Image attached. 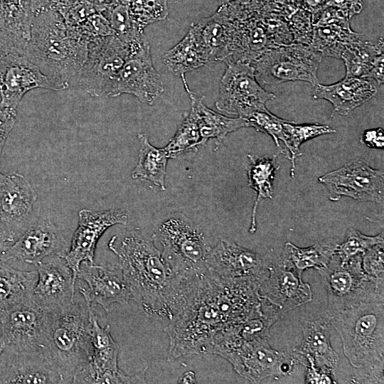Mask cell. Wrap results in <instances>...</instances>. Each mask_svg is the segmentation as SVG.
<instances>
[{
  "mask_svg": "<svg viewBox=\"0 0 384 384\" xmlns=\"http://www.w3.org/2000/svg\"><path fill=\"white\" fill-rule=\"evenodd\" d=\"M260 284L255 278H225L208 269L189 276L180 305L164 328L168 361L210 354L219 333L262 312Z\"/></svg>",
  "mask_w": 384,
  "mask_h": 384,
  "instance_id": "1",
  "label": "cell"
},
{
  "mask_svg": "<svg viewBox=\"0 0 384 384\" xmlns=\"http://www.w3.org/2000/svg\"><path fill=\"white\" fill-rule=\"evenodd\" d=\"M108 247L118 257L133 300L148 316L169 321L181 302L187 276L174 274L152 238L139 229L114 235Z\"/></svg>",
  "mask_w": 384,
  "mask_h": 384,
  "instance_id": "2",
  "label": "cell"
},
{
  "mask_svg": "<svg viewBox=\"0 0 384 384\" xmlns=\"http://www.w3.org/2000/svg\"><path fill=\"white\" fill-rule=\"evenodd\" d=\"M383 286L375 285L356 300L326 314L341 338L345 356L361 371L360 378L370 383L383 381Z\"/></svg>",
  "mask_w": 384,
  "mask_h": 384,
  "instance_id": "3",
  "label": "cell"
},
{
  "mask_svg": "<svg viewBox=\"0 0 384 384\" xmlns=\"http://www.w3.org/2000/svg\"><path fill=\"white\" fill-rule=\"evenodd\" d=\"M89 43L55 7L38 3L24 53L63 90L75 84Z\"/></svg>",
  "mask_w": 384,
  "mask_h": 384,
  "instance_id": "4",
  "label": "cell"
},
{
  "mask_svg": "<svg viewBox=\"0 0 384 384\" xmlns=\"http://www.w3.org/2000/svg\"><path fill=\"white\" fill-rule=\"evenodd\" d=\"M84 302H75L46 312L45 348L61 373L65 383H72L90 362V309Z\"/></svg>",
  "mask_w": 384,
  "mask_h": 384,
  "instance_id": "5",
  "label": "cell"
},
{
  "mask_svg": "<svg viewBox=\"0 0 384 384\" xmlns=\"http://www.w3.org/2000/svg\"><path fill=\"white\" fill-rule=\"evenodd\" d=\"M161 247V255L174 274L190 276L207 268L211 247L203 232L183 213L164 220L152 235Z\"/></svg>",
  "mask_w": 384,
  "mask_h": 384,
  "instance_id": "6",
  "label": "cell"
},
{
  "mask_svg": "<svg viewBox=\"0 0 384 384\" xmlns=\"http://www.w3.org/2000/svg\"><path fill=\"white\" fill-rule=\"evenodd\" d=\"M131 52L132 43L115 35L93 39L75 83L92 97H114L120 72Z\"/></svg>",
  "mask_w": 384,
  "mask_h": 384,
  "instance_id": "7",
  "label": "cell"
},
{
  "mask_svg": "<svg viewBox=\"0 0 384 384\" xmlns=\"http://www.w3.org/2000/svg\"><path fill=\"white\" fill-rule=\"evenodd\" d=\"M321 58L309 45L293 43L269 48L251 65L259 83L304 81L314 87L319 82L317 71Z\"/></svg>",
  "mask_w": 384,
  "mask_h": 384,
  "instance_id": "8",
  "label": "cell"
},
{
  "mask_svg": "<svg viewBox=\"0 0 384 384\" xmlns=\"http://www.w3.org/2000/svg\"><path fill=\"white\" fill-rule=\"evenodd\" d=\"M226 65L220 82L216 108L240 117L254 111L267 110L265 103L276 96L262 88L256 79L253 67L242 62Z\"/></svg>",
  "mask_w": 384,
  "mask_h": 384,
  "instance_id": "9",
  "label": "cell"
},
{
  "mask_svg": "<svg viewBox=\"0 0 384 384\" xmlns=\"http://www.w3.org/2000/svg\"><path fill=\"white\" fill-rule=\"evenodd\" d=\"M90 321V362L73 378L72 383H145L147 368L133 375H127L119 368V348L112 336L110 326H100L92 308Z\"/></svg>",
  "mask_w": 384,
  "mask_h": 384,
  "instance_id": "10",
  "label": "cell"
},
{
  "mask_svg": "<svg viewBox=\"0 0 384 384\" xmlns=\"http://www.w3.org/2000/svg\"><path fill=\"white\" fill-rule=\"evenodd\" d=\"M227 360L242 378L252 383L275 376L289 375L295 365L291 352L273 349L269 338H260L245 341L220 356Z\"/></svg>",
  "mask_w": 384,
  "mask_h": 384,
  "instance_id": "11",
  "label": "cell"
},
{
  "mask_svg": "<svg viewBox=\"0 0 384 384\" xmlns=\"http://www.w3.org/2000/svg\"><path fill=\"white\" fill-rule=\"evenodd\" d=\"M319 181L326 186L332 201L347 196L359 201L383 202V172L362 159L346 163L320 176Z\"/></svg>",
  "mask_w": 384,
  "mask_h": 384,
  "instance_id": "12",
  "label": "cell"
},
{
  "mask_svg": "<svg viewBox=\"0 0 384 384\" xmlns=\"http://www.w3.org/2000/svg\"><path fill=\"white\" fill-rule=\"evenodd\" d=\"M46 312L29 299L0 309V342L21 351L45 347Z\"/></svg>",
  "mask_w": 384,
  "mask_h": 384,
  "instance_id": "13",
  "label": "cell"
},
{
  "mask_svg": "<svg viewBox=\"0 0 384 384\" xmlns=\"http://www.w3.org/2000/svg\"><path fill=\"white\" fill-rule=\"evenodd\" d=\"M362 254L341 260L335 254L328 265L319 270L328 294L326 314L337 310L363 296L376 284L362 267Z\"/></svg>",
  "mask_w": 384,
  "mask_h": 384,
  "instance_id": "14",
  "label": "cell"
},
{
  "mask_svg": "<svg viewBox=\"0 0 384 384\" xmlns=\"http://www.w3.org/2000/svg\"><path fill=\"white\" fill-rule=\"evenodd\" d=\"M164 90L161 76L153 65L149 42L146 38L133 43L131 54L120 72L114 97L129 94L152 105Z\"/></svg>",
  "mask_w": 384,
  "mask_h": 384,
  "instance_id": "15",
  "label": "cell"
},
{
  "mask_svg": "<svg viewBox=\"0 0 384 384\" xmlns=\"http://www.w3.org/2000/svg\"><path fill=\"white\" fill-rule=\"evenodd\" d=\"M78 217V226L65 256L73 271L75 283L80 264L82 262L94 263L96 245L102 235L112 225L127 224L128 213L120 208L103 210L82 209Z\"/></svg>",
  "mask_w": 384,
  "mask_h": 384,
  "instance_id": "16",
  "label": "cell"
},
{
  "mask_svg": "<svg viewBox=\"0 0 384 384\" xmlns=\"http://www.w3.org/2000/svg\"><path fill=\"white\" fill-rule=\"evenodd\" d=\"M0 383H65L46 348L21 351L9 346L0 353Z\"/></svg>",
  "mask_w": 384,
  "mask_h": 384,
  "instance_id": "17",
  "label": "cell"
},
{
  "mask_svg": "<svg viewBox=\"0 0 384 384\" xmlns=\"http://www.w3.org/2000/svg\"><path fill=\"white\" fill-rule=\"evenodd\" d=\"M36 88L61 90L25 53L0 55L1 106L16 109L24 95Z\"/></svg>",
  "mask_w": 384,
  "mask_h": 384,
  "instance_id": "18",
  "label": "cell"
},
{
  "mask_svg": "<svg viewBox=\"0 0 384 384\" xmlns=\"http://www.w3.org/2000/svg\"><path fill=\"white\" fill-rule=\"evenodd\" d=\"M68 245L59 229L50 220H38L31 225L3 252L4 262L20 261L36 265L50 256L65 257Z\"/></svg>",
  "mask_w": 384,
  "mask_h": 384,
  "instance_id": "19",
  "label": "cell"
},
{
  "mask_svg": "<svg viewBox=\"0 0 384 384\" xmlns=\"http://www.w3.org/2000/svg\"><path fill=\"white\" fill-rule=\"evenodd\" d=\"M78 278L87 284V289L80 287L79 292L92 306L100 305L109 311L115 303L123 305L133 300L132 290L119 265H97L82 262Z\"/></svg>",
  "mask_w": 384,
  "mask_h": 384,
  "instance_id": "20",
  "label": "cell"
},
{
  "mask_svg": "<svg viewBox=\"0 0 384 384\" xmlns=\"http://www.w3.org/2000/svg\"><path fill=\"white\" fill-rule=\"evenodd\" d=\"M36 199L35 190L23 175L4 174L0 182V225L12 243L31 225Z\"/></svg>",
  "mask_w": 384,
  "mask_h": 384,
  "instance_id": "21",
  "label": "cell"
},
{
  "mask_svg": "<svg viewBox=\"0 0 384 384\" xmlns=\"http://www.w3.org/2000/svg\"><path fill=\"white\" fill-rule=\"evenodd\" d=\"M37 267L38 278L32 294L34 303L44 311L61 309L75 300V282L65 257L50 256Z\"/></svg>",
  "mask_w": 384,
  "mask_h": 384,
  "instance_id": "22",
  "label": "cell"
},
{
  "mask_svg": "<svg viewBox=\"0 0 384 384\" xmlns=\"http://www.w3.org/2000/svg\"><path fill=\"white\" fill-rule=\"evenodd\" d=\"M270 262L262 255L227 239L220 240L211 247L207 268L225 278H255L267 277Z\"/></svg>",
  "mask_w": 384,
  "mask_h": 384,
  "instance_id": "23",
  "label": "cell"
},
{
  "mask_svg": "<svg viewBox=\"0 0 384 384\" xmlns=\"http://www.w3.org/2000/svg\"><path fill=\"white\" fill-rule=\"evenodd\" d=\"M260 297L281 314L312 299V291L293 269L281 262L270 263L267 277L260 284Z\"/></svg>",
  "mask_w": 384,
  "mask_h": 384,
  "instance_id": "24",
  "label": "cell"
},
{
  "mask_svg": "<svg viewBox=\"0 0 384 384\" xmlns=\"http://www.w3.org/2000/svg\"><path fill=\"white\" fill-rule=\"evenodd\" d=\"M350 20L340 9L324 7L312 21L309 46L322 57L340 58L346 45L363 36L351 29Z\"/></svg>",
  "mask_w": 384,
  "mask_h": 384,
  "instance_id": "25",
  "label": "cell"
},
{
  "mask_svg": "<svg viewBox=\"0 0 384 384\" xmlns=\"http://www.w3.org/2000/svg\"><path fill=\"white\" fill-rule=\"evenodd\" d=\"M207 64L225 61L229 55L233 19L223 6L211 16L193 23L188 29Z\"/></svg>",
  "mask_w": 384,
  "mask_h": 384,
  "instance_id": "26",
  "label": "cell"
},
{
  "mask_svg": "<svg viewBox=\"0 0 384 384\" xmlns=\"http://www.w3.org/2000/svg\"><path fill=\"white\" fill-rule=\"evenodd\" d=\"M303 339L291 353L296 364L314 366L333 373L337 367L338 356L331 344L328 323L324 319L306 321L302 324Z\"/></svg>",
  "mask_w": 384,
  "mask_h": 384,
  "instance_id": "27",
  "label": "cell"
},
{
  "mask_svg": "<svg viewBox=\"0 0 384 384\" xmlns=\"http://www.w3.org/2000/svg\"><path fill=\"white\" fill-rule=\"evenodd\" d=\"M273 47L266 23L261 16L233 19L230 53L224 62L225 64L242 62L251 65L263 53Z\"/></svg>",
  "mask_w": 384,
  "mask_h": 384,
  "instance_id": "28",
  "label": "cell"
},
{
  "mask_svg": "<svg viewBox=\"0 0 384 384\" xmlns=\"http://www.w3.org/2000/svg\"><path fill=\"white\" fill-rule=\"evenodd\" d=\"M37 0H0V54L26 46Z\"/></svg>",
  "mask_w": 384,
  "mask_h": 384,
  "instance_id": "29",
  "label": "cell"
},
{
  "mask_svg": "<svg viewBox=\"0 0 384 384\" xmlns=\"http://www.w3.org/2000/svg\"><path fill=\"white\" fill-rule=\"evenodd\" d=\"M376 93L375 85L367 78L346 75L334 84L317 83L314 86L312 97L329 101L334 107V113L346 116Z\"/></svg>",
  "mask_w": 384,
  "mask_h": 384,
  "instance_id": "30",
  "label": "cell"
},
{
  "mask_svg": "<svg viewBox=\"0 0 384 384\" xmlns=\"http://www.w3.org/2000/svg\"><path fill=\"white\" fill-rule=\"evenodd\" d=\"M181 78L188 94L191 110L194 113L198 123L201 146L204 145L210 139H215L216 148H218L228 134L247 127L243 118L228 117L208 108L203 102L204 97H199L190 90L186 76Z\"/></svg>",
  "mask_w": 384,
  "mask_h": 384,
  "instance_id": "31",
  "label": "cell"
},
{
  "mask_svg": "<svg viewBox=\"0 0 384 384\" xmlns=\"http://www.w3.org/2000/svg\"><path fill=\"white\" fill-rule=\"evenodd\" d=\"M37 278V270H20L0 260V309L31 299Z\"/></svg>",
  "mask_w": 384,
  "mask_h": 384,
  "instance_id": "32",
  "label": "cell"
},
{
  "mask_svg": "<svg viewBox=\"0 0 384 384\" xmlns=\"http://www.w3.org/2000/svg\"><path fill=\"white\" fill-rule=\"evenodd\" d=\"M338 245L318 242L310 247L301 248L287 242L284 247L281 262L293 269L302 277L306 269L321 270L325 268L336 254Z\"/></svg>",
  "mask_w": 384,
  "mask_h": 384,
  "instance_id": "33",
  "label": "cell"
},
{
  "mask_svg": "<svg viewBox=\"0 0 384 384\" xmlns=\"http://www.w3.org/2000/svg\"><path fill=\"white\" fill-rule=\"evenodd\" d=\"M250 163L247 166L248 186L256 192V198L252 211L251 224L249 232L255 233L257 230L256 213L260 203L267 198H272V181L275 172L279 166L276 162V156L259 157L255 154H247Z\"/></svg>",
  "mask_w": 384,
  "mask_h": 384,
  "instance_id": "34",
  "label": "cell"
},
{
  "mask_svg": "<svg viewBox=\"0 0 384 384\" xmlns=\"http://www.w3.org/2000/svg\"><path fill=\"white\" fill-rule=\"evenodd\" d=\"M140 142L138 161L132 171L134 179L149 181L166 190L165 179L168 156L164 148L151 145L147 137L142 133L137 135Z\"/></svg>",
  "mask_w": 384,
  "mask_h": 384,
  "instance_id": "35",
  "label": "cell"
},
{
  "mask_svg": "<svg viewBox=\"0 0 384 384\" xmlns=\"http://www.w3.org/2000/svg\"><path fill=\"white\" fill-rule=\"evenodd\" d=\"M362 37L346 45L341 53L340 59L345 64L346 76L367 78L376 60L384 55L383 37L375 43Z\"/></svg>",
  "mask_w": 384,
  "mask_h": 384,
  "instance_id": "36",
  "label": "cell"
},
{
  "mask_svg": "<svg viewBox=\"0 0 384 384\" xmlns=\"http://www.w3.org/2000/svg\"><path fill=\"white\" fill-rule=\"evenodd\" d=\"M163 62L171 73L180 78L186 76V73L188 72L206 65L189 30L177 44L165 52Z\"/></svg>",
  "mask_w": 384,
  "mask_h": 384,
  "instance_id": "37",
  "label": "cell"
},
{
  "mask_svg": "<svg viewBox=\"0 0 384 384\" xmlns=\"http://www.w3.org/2000/svg\"><path fill=\"white\" fill-rule=\"evenodd\" d=\"M284 140L286 149L280 152L290 160L292 167L290 175L294 176L295 161L297 156L302 154L300 146L304 142L323 134L336 132L332 127L319 124H297L294 122L286 120L284 123Z\"/></svg>",
  "mask_w": 384,
  "mask_h": 384,
  "instance_id": "38",
  "label": "cell"
},
{
  "mask_svg": "<svg viewBox=\"0 0 384 384\" xmlns=\"http://www.w3.org/2000/svg\"><path fill=\"white\" fill-rule=\"evenodd\" d=\"M201 136L198 123L191 110L184 118L174 137L164 148L168 158L175 159L186 151L201 146Z\"/></svg>",
  "mask_w": 384,
  "mask_h": 384,
  "instance_id": "39",
  "label": "cell"
},
{
  "mask_svg": "<svg viewBox=\"0 0 384 384\" xmlns=\"http://www.w3.org/2000/svg\"><path fill=\"white\" fill-rule=\"evenodd\" d=\"M132 16L139 28L164 20L168 15L166 0H128Z\"/></svg>",
  "mask_w": 384,
  "mask_h": 384,
  "instance_id": "40",
  "label": "cell"
},
{
  "mask_svg": "<svg viewBox=\"0 0 384 384\" xmlns=\"http://www.w3.org/2000/svg\"><path fill=\"white\" fill-rule=\"evenodd\" d=\"M242 118L245 120L247 127H253L257 132L270 136L277 147H279V141L284 142V123L286 120L273 114L267 109L254 111Z\"/></svg>",
  "mask_w": 384,
  "mask_h": 384,
  "instance_id": "41",
  "label": "cell"
},
{
  "mask_svg": "<svg viewBox=\"0 0 384 384\" xmlns=\"http://www.w3.org/2000/svg\"><path fill=\"white\" fill-rule=\"evenodd\" d=\"M382 242H383V232L377 235L369 236L351 228L346 241L341 245H338L336 254L341 260L344 261L362 254L370 247Z\"/></svg>",
  "mask_w": 384,
  "mask_h": 384,
  "instance_id": "42",
  "label": "cell"
},
{
  "mask_svg": "<svg viewBox=\"0 0 384 384\" xmlns=\"http://www.w3.org/2000/svg\"><path fill=\"white\" fill-rule=\"evenodd\" d=\"M383 242L378 243L362 253V267L372 279L383 282Z\"/></svg>",
  "mask_w": 384,
  "mask_h": 384,
  "instance_id": "43",
  "label": "cell"
},
{
  "mask_svg": "<svg viewBox=\"0 0 384 384\" xmlns=\"http://www.w3.org/2000/svg\"><path fill=\"white\" fill-rule=\"evenodd\" d=\"M16 109L0 105V159L4 144L14 127Z\"/></svg>",
  "mask_w": 384,
  "mask_h": 384,
  "instance_id": "44",
  "label": "cell"
},
{
  "mask_svg": "<svg viewBox=\"0 0 384 384\" xmlns=\"http://www.w3.org/2000/svg\"><path fill=\"white\" fill-rule=\"evenodd\" d=\"M334 7L346 14L351 18L363 9L362 0H326L324 7Z\"/></svg>",
  "mask_w": 384,
  "mask_h": 384,
  "instance_id": "45",
  "label": "cell"
},
{
  "mask_svg": "<svg viewBox=\"0 0 384 384\" xmlns=\"http://www.w3.org/2000/svg\"><path fill=\"white\" fill-rule=\"evenodd\" d=\"M361 142L370 148L383 149L384 146V132L383 128L364 131L361 135Z\"/></svg>",
  "mask_w": 384,
  "mask_h": 384,
  "instance_id": "46",
  "label": "cell"
},
{
  "mask_svg": "<svg viewBox=\"0 0 384 384\" xmlns=\"http://www.w3.org/2000/svg\"><path fill=\"white\" fill-rule=\"evenodd\" d=\"M306 383H334L332 373L314 366L307 367Z\"/></svg>",
  "mask_w": 384,
  "mask_h": 384,
  "instance_id": "47",
  "label": "cell"
},
{
  "mask_svg": "<svg viewBox=\"0 0 384 384\" xmlns=\"http://www.w3.org/2000/svg\"><path fill=\"white\" fill-rule=\"evenodd\" d=\"M384 55H380L370 69L367 78L374 79L379 85L384 82Z\"/></svg>",
  "mask_w": 384,
  "mask_h": 384,
  "instance_id": "48",
  "label": "cell"
},
{
  "mask_svg": "<svg viewBox=\"0 0 384 384\" xmlns=\"http://www.w3.org/2000/svg\"><path fill=\"white\" fill-rule=\"evenodd\" d=\"M11 245V242L0 225V260L4 251Z\"/></svg>",
  "mask_w": 384,
  "mask_h": 384,
  "instance_id": "49",
  "label": "cell"
},
{
  "mask_svg": "<svg viewBox=\"0 0 384 384\" xmlns=\"http://www.w3.org/2000/svg\"><path fill=\"white\" fill-rule=\"evenodd\" d=\"M178 383H196L197 379L196 373L193 370H188L182 375L178 380Z\"/></svg>",
  "mask_w": 384,
  "mask_h": 384,
  "instance_id": "50",
  "label": "cell"
},
{
  "mask_svg": "<svg viewBox=\"0 0 384 384\" xmlns=\"http://www.w3.org/2000/svg\"><path fill=\"white\" fill-rule=\"evenodd\" d=\"M218 1L220 2V5L224 4L228 1V0H218Z\"/></svg>",
  "mask_w": 384,
  "mask_h": 384,
  "instance_id": "51",
  "label": "cell"
},
{
  "mask_svg": "<svg viewBox=\"0 0 384 384\" xmlns=\"http://www.w3.org/2000/svg\"><path fill=\"white\" fill-rule=\"evenodd\" d=\"M3 176H4V174H1V171H0V182H1V179H2V178H3Z\"/></svg>",
  "mask_w": 384,
  "mask_h": 384,
  "instance_id": "52",
  "label": "cell"
},
{
  "mask_svg": "<svg viewBox=\"0 0 384 384\" xmlns=\"http://www.w3.org/2000/svg\"><path fill=\"white\" fill-rule=\"evenodd\" d=\"M1 89H0V104H1Z\"/></svg>",
  "mask_w": 384,
  "mask_h": 384,
  "instance_id": "53",
  "label": "cell"
}]
</instances>
